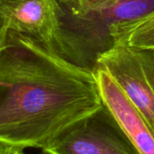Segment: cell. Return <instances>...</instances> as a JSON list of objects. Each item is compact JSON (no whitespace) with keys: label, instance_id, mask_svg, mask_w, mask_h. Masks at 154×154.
<instances>
[{"label":"cell","instance_id":"6da1fadb","mask_svg":"<svg viewBox=\"0 0 154 154\" xmlns=\"http://www.w3.org/2000/svg\"><path fill=\"white\" fill-rule=\"evenodd\" d=\"M102 105L94 72L28 35L0 32V143L41 149Z\"/></svg>","mask_w":154,"mask_h":154},{"label":"cell","instance_id":"7a4b0ae2","mask_svg":"<svg viewBox=\"0 0 154 154\" xmlns=\"http://www.w3.org/2000/svg\"><path fill=\"white\" fill-rule=\"evenodd\" d=\"M60 19L56 53L73 64L94 72L99 57L115 46L113 27L154 12V0H111L78 4L57 0Z\"/></svg>","mask_w":154,"mask_h":154},{"label":"cell","instance_id":"3957f363","mask_svg":"<svg viewBox=\"0 0 154 154\" xmlns=\"http://www.w3.org/2000/svg\"><path fill=\"white\" fill-rule=\"evenodd\" d=\"M41 150L43 154H141L103 103L64 128Z\"/></svg>","mask_w":154,"mask_h":154},{"label":"cell","instance_id":"277c9868","mask_svg":"<svg viewBox=\"0 0 154 154\" xmlns=\"http://www.w3.org/2000/svg\"><path fill=\"white\" fill-rule=\"evenodd\" d=\"M96 69L111 75L154 128V47L115 45L99 57Z\"/></svg>","mask_w":154,"mask_h":154},{"label":"cell","instance_id":"5b68a950","mask_svg":"<svg viewBox=\"0 0 154 154\" xmlns=\"http://www.w3.org/2000/svg\"><path fill=\"white\" fill-rule=\"evenodd\" d=\"M59 27L57 0H0V32L24 34L56 53Z\"/></svg>","mask_w":154,"mask_h":154},{"label":"cell","instance_id":"8992f818","mask_svg":"<svg viewBox=\"0 0 154 154\" xmlns=\"http://www.w3.org/2000/svg\"><path fill=\"white\" fill-rule=\"evenodd\" d=\"M103 103L141 154H154V128L105 71H94Z\"/></svg>","mask_w":154,"mask_h":154},{"label":"cell","instance_id":"52a82bcc","mask_svg":"<svg viewBox=\"0 0 154 154\" xmlns=\"http://www.w3.org/2000/svg\"><path fill=\"white\" fill-rule=\"evenodd\" d=\"M115 45L154 47V12L132 23L112 29Z\"/></svg>","mask_w":154,"mask_h":154},{"label":"cell","instance_id":"ba28073f","mask_svg":"<svg viewBox=\"0 0 154 154\" xmlns=\"http://www.w3.org/2000/svg\"><path fill=\"white\" fill-rule=\"evenodd\" d=\"M0 154H26L24 149L0 143Z\"/></svg>","mask_w":154,"mask_h":154},{"label":"cell","instance_id":"9c48e42d","mask_svg":"<svg viewBox=\"0 0 154 154\" xmlns=\"http://www.w3.org/2000/svg\"><path fill=\"white\" fill-rule=\"evenodd\" d=\"M72 1L78 3V4H100L111 0H72Z\"/></svg>","mask_w":154,"mask_h":154}]
</instances>
